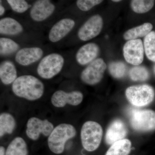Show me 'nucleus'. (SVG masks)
Returning a JSON list of instances; mask_svg holds the SVG:
<instances>
[{
  "label": "nucleus",
  "mask_w": 155,
  "mask_h": 155,
  "mask_svg": "<svg viewBox=\"0 0 155 155\" xmlns=\"http://www.w3.org/2000/svg\"><path fill=\"white\" fill-rule=\"evenodd\" d=\"M19 45L13 40L8 38H0V54L1 56H8L18 51Z\"/></svg>",
  "instance_id": "obj_23"
},
{
  "label": "nucleus",
  "mask_w": 155,
  "mask_h": 155,
  "mask_svg": "<svg viewBox=\"0 0 155 155\" xmlns=\"http://www.w3.org/2000/svg\"><path fill=\"white\" fill-rule=\"evenodd\" d=\"M23 31L22 25L16 19L5 17L0 20V33L7 35H17Z\"/></svg>",
  "instance_id": "obj_18"
},
{
  "label": "nucleus",
  "mask_w": 155,
  "mask_h": 155,
  "mask_svg": "<svg viewBox=\"0 0 155 155\" xmlns=\"http://www.w3.org/2000/svg\"><path fill=\"white\" fill-rule=\"evenodd\" d=\"M113 2H121V1H120V0H113Z\"/></svg>",
  "instance_id": "obj_32"
},
{
  "label": "nucleus",
  "mask_w": 155,
  "mask_h": 155,
  "mask_svg": "<svg viewBox=\"0 0 155 155\" xmlns=\"http://www.w3.org/2000/svg\"><path fill=\"white\" fill-rule=\"evenodd\" d=\"M144 47L140 39L128 41L123 47V55L125 61L129 64L138 66L143 61Z\"/></svg>",
  "instance_id": "obj_9"
},
{
  "label": "nucleus",
  "mask_w": 155,
  "mask_h": 155,
  "mask_svg": "<svg viewBox=\"0 0 155 155\" xmlns=\"http://www.w3.org/2000/svg\"><path fill=\"white\" fill-rule=\"evenodd\" d=\"M75 25L74 20L70 18H64L56 22L51 29L48 34L50 41L58 42L67 36Z\"/></svg>",
  "instance_id": "obj_14"
},
{
  "label": "nucleus",
  "mask_w": 155,
  "mask_h": 155,
  "mask_svg": "<svg viewBox=\"0 0 155 155\" xmlns=\"http://www.w3.org/2000/svg\"><path fill=\"white\" fill-rule=\"evenodd\" d=\"M55 6L49 0H38L31 7V18L35 22L45 21L54 13Z\"/></svg>",
  "instance_id": "obj_12"
},
{
  "label": "nucleus",
  "mask_w": 155,
  "mask_h": 155,
  "mask_svg": "<svg viewBox=\"0 0 155 155\" xmlns=\"http://www.w3.org/2000/svg\"><path fill=\"white\" fill-rule=\"evenodd\" d=\"M130 115V124L134 130L143 132L155 130V112L153 111L133 109Z\"/></svg>",
  "instance_id": "obj_6"
},
{
  "label": "nucleus",
  "mask_w": 155,
  "mask_h": 155,
  "mask_svg": "<svg viewBox=\"0 0 155 155\" xmlns=\"http://www.w3.org/2000/svg\"><path fill=\"white\" fill-rule=\"evenodd\" d=\"M106 68L107 66L104 60L97 58L84 69L81 74V78L88 85L96 84L102 79Z\"/></svg>",
  "instance_id": "obj_7"
},
{
  "label": "nucleus",
  "mask_w": 155,
  "mask_h": 155,
  "mask_svg": "<svg viewBox=\"0 0 155 155\" xmlns=\"http://www.w3.org/2000/svg\"><path fill=\"white\" fill-rule=\"evenodd\" d=\"M144 50L147 58L150 61L155 62V31H151L144 40Z\"/></svg>",
  "instance_id": "obj_24"
},
{
  "label": "nucleus",
  "mask_w": 155,
  "mask_h": 155,
  "mask_svg": "<svg viewBox=\"0 0 155 155\" xmlns=\"http://www.w3.org/2000/svg\"><path fill=\"white\" fill-rule=\"evenodd\" d=\"M17 69L15 64L10 61H3L0 64V79L5 85L14 83L17 78Z\"/></svg>",
  "instance_id": "obj_17"
},
{
  "label": "nucleus",
  "mask_w": 155,
  "mask_h": 155,
  "mask_svg": "<svg viewBox=\"0 0 155 155\" xmlns=\"http://www.w3.org/2000/svg\"><path fill=\"white\" fill-rule=\"evenodd\" d=\"M76 134V130L73 125L67 123L58 125L54 128L48 138V146L50 150L57 154L62 153L66 142L75 137Z\"/></svg>",
  "instance_id": "obj_2"
},
{
  "label": "nucleus",
  "mask_w": 155,
  "mask_h": 155,
  "mask_svg": "<svg viewBox=\"0 0 155 155\" xmlns=\"http://www.w3.org/2000/svg\"><path fill=\"white\" fill-rule=\"evenodd\" d=\"M127 129L122 120L116 119L110 125L107 130L106 141L108 144L112 145L116 142L124 139L127 135Z\"/></svg>",
  "instance_id": "obj_15"
},
{
  "label": "nucleus",
  "mask_w": 155,
  "mask_h": 155,
  "mask_svg": "<svg viewBox=\"0 0 155 155\" xmlns=\"http://www.w3.org/2000/svg\"><path fill=\"white\" fill-rule=\"evenodd\" d=\"M65 60L58 53H51L45 56L39 63L37 72L40 77L50 79L58 75L63 69Z\"/></svg>",
  "instance_id": "obj_4"
},
{
  "label": "nucleus",
  "mask_w": 155,
  "mask_h": 155,
  "mask_svg": "<svg viewBox=\"0 0 155 155\" xmlns=\"http://www.w3.org/2000/svg\"><path fill=\"white\" fill-rule=\"evenodd\" d=\"M131 147L130 140L124 139L112 144L105 155H128L130 153Z\"/></svg>",
  "instance_id": "obj_22"
},
{
  "label": "nucleus",
  "mask_w": 155,
  "mask_h": 155,
  "mask_svg": "<svg viewBox=\"0 0 155 155\" xmlns=\"http://www.w3.org/2000/svg\"><path fill=\"white\" fill-rule=\"evenodd\" d=\"M54 129V125L47 119L43 120L32 117L28 119L26 124V134L30 139L37 140L41 134L49 136Z\"/></svg>",
  "instance_id": "obj_8"
},
{
  "label": "nucleus",
  "mask_w": 155,
  "mask_h": 155,
  "mask_svg": "<svg viewBox=\"0 0 155 155\" xmlns=\"http://www.w3.org/2000/svg\"><path fill=\"white\" fill-rule=\"evenodd\" d=\"M11 9L16 13L22 14L31 8L32 6L24 0H8Z\"/></svg>",
  "instance_id": "obj_28"
},
{
  "label": "nucleus",
  "mask_w": 155,
  "mask_h": 155,
  "mask_svg": "<svg viewBox=\"0 0 155 155\" xmlns=\"http://www.w3.org/2000/svg\"><path fill=\"white\" fill-rule=\"evenodd\" d=\"M153 28L151 23L146 22L127 30L124 33L123 38L128 41L137 39L140 38L147 36L151 31Z\"/></svg>",
  "instance_id": "obj_19"
},
{
  "label": "nucleus",
  "mask_w": 155,
  "mask_h": 155,
  "mask_svg": "<svg viewBox=\"0 0 155 155\" xmlns=\"http://www.w3.org/2000/svg\"><path fill=\"white\" fill-rule=\"evenodd\" d=\"M129 76L134 81H145L149 78V72L144 67L136 66L130 69Z\"/></svg>",
  "instance_id": "obj_26"
},
{
  "label": "nucleus",
  "mask_w": 155,
  "mask_h": 155,
  "mask_svg": "<svg viewBox=\"0 0 155 155\" xmlns=\"http://www.w3.org/2000/svg\"><path fill=\"white\" fill-rule=\"evenodd\" d=\"M27 144L21 137L14 139L9 144L6 151L5 155H27Z\"/></svg>",
  "instance_id": "obj_21"
},
{
  "label": "nucleus",
  "mask_w": 155,
  "mask_h": 155,
  "mask_svg": "<svg viewBox=\"0 0 155 155\" xmlns=\"http://www.w3.org/2000/svg\"><path fill=\"white\" fill-rule=\"evenodd\" d=\"M103 26L102 18L99 15L92 16L84 22L78 32V38L87 41L94 38L101 33Z\"/></svg>",
  "instance_id": "obj_10"
},
{
  "label": "nucleus",
  "mask_w": 155,
  "mask_h": 155,
  "mask_svg": "<svg viewBox=\"0 0 155 155\" xmlns=\"http://www.w3.org/2000/svg\"><path fill=\"white\" fill-rule=\"evenodd\" d=\"M155 1L152 0H133L130 2L132 10L137 14H143L150 11L153 7Z\"/></svg>",
  "instance_id": "obj_25"
},
{
  "label": "nucleus",
  "mask_w": 155,
  "mask_h": 155,
  "mask_svg": "<svg viewBox=\"0 0 155 155\" xmlns=\"http://www.w3.org/2000/svg\"><path fill=\"white\" fill-rule=\"evenodd\" d=\"M103 2L102 0H78L76 2V5L81 11H87Z\"/></svg>",
  "instance_id": "obj_29"
},
{
  "label": "nucleus",
  "mask_w": 155,
  "mask_h": 155,
  "mask_svg": "<svg viewBox=\"0 0 155 155\" xmlns=\"http://www.w3.org/2000/svg\"><path fill=\"white\" fill-rule=\"evenodd\" d=\"M125 95L131 104L142 107L148 105L153 101L155 92L151 86L143 84L129 87L126 90Z\"/></svg>",
  "instance_id": "obj_5"
},
{
  "label": "nucleus",
  "mask_w": 155,
  "mask_h": 155,
  "mask_svg": "<svg viewBox=\"0 0 155 155\" xmlns=\"http://www.w3.org/2000/svg\"><path fill=\"white\" fill-rule=\"evenodd\" d=\"M44 90V85L41 81L31 75L19 76L12 85V90L15 95L30 101L41 98Z\"/></svg>",
  "instance_id": "obj_1"
},
{
  "label": "nucleus",
  "mask_w": 155,
  "mask_h": 155,
  "mask_svg": "<svg viewBox=\"0 0 155 155\" xmlns=\"http://www.w3.org/2000/svg\"><path fill=\"white\" fill-rule=\"evenodd\" d=\"M99 51V47L94 43H89L84 45L76 53V61L78 64L82 66L90 64L95 60Z\"/></svg>",
  "instance_id": "obj_16"
},
{
  "label": "nucleus",
  "mask_w": 155,
  "mask_h": 155,
  "mask_svg": "<svg viewBox=\"0 0 155 155\" xmlns=\"http://www.w3.org/2000/svg\"><path fill=\"white\" fill-rule=\"evenodd\" d=\"M16 126L14 117L11 114L3 113L0 115V137L1 138L6 134H11Z\"/></svg>",
  "instance_id": "obj_20"
},
{
  "label": "nucleus",
  "mask_w": 155,
  "mask_h": 155,
  "mask_svg": "<svg viewBox=\"0 0 155 155\" xmlns=\"http://www.w3.org/2000/svg\"><path fill=\"white\" fill-rule=\"evenodd\" d=\"M6 154L5 150L4 147L1 146L0 147V155H5Z\"/></svg>",
  "instance_id": "obj_31"
},
{
  "label": "nucleus",
  "mask_w": 155,
  "mask_h": 155,
  "mask_svg": "<svg viewBox=\"0 0 155 155\" xmlns=\"http://www.w3.org/2000/svg\"><path fill=\"white\" fill-rule=\"evenodd\" d=\"M83 95L79 91L70 92L58 90L54 93L51 98V102L54 107H64L67 104L72 106H78L82 102Z\"/></svg>",
  "instance_id": "obj_11"
},
{
  "label": "nucleus",
  "mask_w": 155,
  "mask_h": 155,
  "mask_svg": "<svg viewBox=\"0 0 155 155\" xmlns=\"http://www.w3.org/2000/svg\"><path fill=\"white\" fill-rule=\"evenodd\" d=\"M5 9L4 6L1 4L0 5V16H2L3 14H5Z\"/></svg>",
  "instance_id": "obj_30"
},
{
  "label": "nucleus",
  "mask_w": 155,
  "mask_h": 155,
  "mask_svg": "<svg viewBox=\"0 0 155 155\" xmlns=\"http://www.w3.org/2000/svg\"><path fill=\"white\" fill-rule=\"evenodd\" d=\"M43 54V51L40 48H22L16 53L15 60L21 66H28L39 61Z\"/></svg>",
  "instance_id": "obj_13"
},
{
  "label": "nucleus",
  "mask_w": 155,
  "mask_h": 155,
  "mask_svg": "<svg viewBox=\"0 0 155 155\" xmlns=\"http://www.w3.org/2000/svg\"><path fill=\"white\" fill-rule=\"evenodd\" d=\"M154 69H155V67Z\"/></svg>",
  "instance_id": "obj_33"
},
{
  "label": "nucleus",
  "mask_w": 155,
  "mask_h": 155,
  "mask_svg": "<svg viewBox=\"0 0 155 155\" xmlns=\"http://www.w3.org/2000/svg\"><path fill=\"white\" fill-rule=\"evenodd\" d=\"M110 73L116 78H121L125 76L127 71V67L122 62H113L109 66Z\"/></svg>",
  "instance_id": "obj_27"
},
{
  "label": "nucleus",
  "mask_w": 155,
  "mask_h": 155,
  "mask_svg": "<svg viewBox=\"0 0 155 155\" xmlns=\"http://www.w3.org/2000/svg\"><path fill=\"white\" fill-rule=\"evenodd\" d=\"M103 132L101 126L97 122H85L81 131V139L84 148L89 152L96 150L101 142Z\"/></svg>",
  "instance_id": "obj_3"
}]
</instances>
